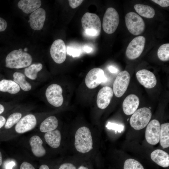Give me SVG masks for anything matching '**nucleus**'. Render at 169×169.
I'll use <instances>...</instances> for the list:
<instances>
[{"label": "nucleus", "mask_w": 169, "mask_h": 169, "mask_svg": "<svg viewBox=\"0 0 169 169\" xmlns=\"http://www.w3.org/2000/svg\"><path fill=\"white\" fill-rule=\"evenodd\" d=\"M134 8L139 14L146 18H152L155 15L154 9L148 5L140 4H136L134 5Z\"/></svg>", "instance_id": "b1692460"}, {"label": "nucleus", "mask_w": 169, "mask_h": 169, "mask_svg": "<svg viewBox=\"0 0 169 169\" xmlns=\"http://www.w3.org/2000/svg\"><path fill=\"white\" fill-rule=\"evenodd\" d=\"M68 53L73 56H77L79 55V52L75 49H73L70 48L68 49Z\"/></svg>", "instance_id": "e433bc0d"}, {"label": "nucleus", "mask_w": 169, "mask_h": 169, "mask_svg": "<svg viewBox=\"0 0 169 169\" xmlns=\"http://www.w3.org/2000/svg\"><path fill=\"white\" fill-rule=\"evenodd\" d=\"M159 59L163 61L169 60V44H165L161 45L159 48L157 53Z\"/></svg>", "instance_id": "cd10ccee"}, {"label": "nucleus", "mask_w": 169, "mask_h": 169, "mask_svg": "<svg viewBox=\"0 0 169 169\" xmlns=\"http://www.w3.org/2000/svg\"><path fill=\"white\" fill-rule=\"evenodd\" d=\"M44 137L46 141L51 147L56 148L59 146L61 136L59 130H56L46 132Z\"/></svg>", "instance_id": "412c9836"}, {"label": "nucleus", "mask_w": 169, "mask_h": 169, "mask_svg": "<svg viewBox=\"0 0 169 169\" xmlns=\"http://www.w3.org/2000/svg\"><path fill=\"white\" fill-rule=\"evenodd\" d=\"M39 169H49V168L47 165L43 164L40 166Z\"/></svg>", "instance_id": "79ce46f5"}, {"label": "nucleus", "mask_w": 169, "mask_h": 169, "mask_svg": "<svg viewBox=\"0 0 169 169\" xmlns=\"http://www.w3.org/2000/svg\"><path fill=\"white\" fill-rule=\"evenodd\" d=\"M113 95V90L111 87L108 86L102 87L97 94L96 102L98 107L102 109L106 108L110 103Z\"/></svg>", "instance_id": "dca6fc26"}, {"label": "nucleus", "mask_w": 169, "mask_h": 169, "mask_svg": "<svg viewBox=\"0 0 169 169\" xmlns=\"http://www.w3.org/2000/svg\"><path fill=\"white\" fill-rule=\"evenodd\" d=\"M160 143L164 148L169 146V123L162 124L161 125L160 136Z\"/></svg>", "instance_id": "a878e982"}, {"label": "nucleus", "mask_w": 169, "mask_h": 169, "mask_svg": "<svg viewBox=\"0 0 169 169\" xmlns=\"http://www.w3.org/2000/svg\"><path fill=\"white\" fill-rule=\"evenodd\" d=\"M106 126L109 129L114 130L115 133H116L117 132L120 133L124 130V127L122 125L112 123L110 122H109Z\"/></svg>", "instance_id": "7c9ffc66"}, {"label": "nucleus", "mask_w": 169, "mask_h": 169, "mask_svg": "<svg viewBox=\"0 0 169 169\" xmlns=\"http://www.w3.org/2000/svg\"><path fill=\"white\" fill-rule=\"evenodd\" d=\"M146 43V39L142 36H137L130 43L126 50L127 57L131 60L139 57L143 52Z\"/></svg>", "instance_id": "0eeeda50"}, {"label": "nucleus", "mask_w": 169, "mask_h": 169, "mask_svg": "<svg viewBox=\"0 0 169 169\" xmlns=\"http://www.w3.org/2000/svg\"><path fill=\"white\" fill-rule=\"evenodd\" d=\"M109 70L111 73H115L117 72L118 70L115 67L113 66H110L109 67Z\"/></svg>", "instance_id": "ea45409f"}, {"label": "nucleus", "mask_w": 169, "mask_h": 169, "mask_svg": "<svg viewBox=\"0 0 169 169\" xmlns=\"http://www.w3.org/2000/svg\"><path fill=\"white\" fill-rule=\"evenodd\" d=\"M124 169H144L142 165L138 161L132 158L126 160L124 163Z\"/></svg>", "instance_id": "c756f323"}, {"label": "nucleus", "mask_w": 169, "mask_h": 169, "mask_svg": "<svg viewBox=\"0 0 169 169\" xmlns=\"http://www.w3.org/2000/svg\"><path fill=\"white\" fill-rule=\"evenodd\" d=\"M160 129V124L158 120L154 119L148 123L145 134L146 139L148 143L155 145L159 142Z\"/></svg>", "instance_id": "f8f14e48"}, {"label": "nucleus", "mask_w": 169, "mask_h": 169, "mask_svg": "<svg viewBox=\"0 0 169 169\" xmlns=\"http://www.w3.org/2000/svg\"><path fill=\"white\" fill-rule=\"evenodd\" d=\"M84 50L86 52L88 53L90 52L92 50V49L88 47H84Z\"/></svg>", "instance_id": "a19ab883"}, {"label": "nucleus", "mask_w": 169, "mask_h": 169, "mask_svg": "<svg viewBox=\"0 0 169 169\" xmlns=\"http://www.w3.org/2000/svg\"><path fill=\"white\" fill-rule=\"evenodd\" d=\"M136 76L139 82L146 88H153L156 84L157 80L154 74L147 69H142L138 71Z\"/></svg>", "instance_id": "4468645a"}, {"label": "nucleus", "mask_w": 169, "mask_h": 169, "mask_svg": "<svg viewBox=\"0 0 169 169\" xmlns=\"http://www.w3.org/2000/svg\"><path fill=\"white\" fill-rule=\"evenodd\" d=\"M46 11L39 8L30 14L28 21L30 27L35 30H39L43 27L46 19Z\"/></svg>", "instance_id": "ddd939ff"}, {"label": "nucleus", "mask_w": 169, "mask_h": 169, "mask_svg": "<svg viewBox=\"0 0 169 169\" xmlns=\"http://www.w3.org/2000/svg\"><path fill=\"white\" fill-rule=\"evenodd\" d=\"M151 1L161 7H166L169 6V0H152Z\"/></svg>", "instance_id": "473e14b6"}, {"label": "nucleus", "mask_w": 169, "mask_h": 169, "mask_svg": "<svg viewBox=\"0 0 169 169\" xmlns=\"http://www.w3.org/2000/svg\"><path fill=\"white\" fill-rule=\"evenodd\" d=\"M126 26L130 32L135 35L142 33L145 29V23L143 19L134 12L127 13L125 17Z\"/></svg>", "instance_id": "39448f33"}, {"label": "nucleus", "mask_w": 169, "mask_h": 169, "mask_svg": "<svg viewBox=\"0 0 169 169\" xmlns=\"http://www.w3.org/2000/svg\"><path fill=\"white\" fill-rule=\"evenodd\" d=\"M140 103L138 97L136 95L131 94L127 96L122 103L123 111L125 114H132L137 109Z\"/></svg>", "instance_id": "f3484780"}, {"label": "nucleus", "mask_w": 169, "mask_h": 169, "mask_svg": "<svg viewBox=\"0 0 169 169\" xmlns=\"http://www.w3.org/2000/svg\"><path fill=\"white\" fill-rule=\"evenodd\" d=\"M40 0H21L18 3V7L25 13H32L38 8L41 5Z\"/></svg>", "instance_id": "6ab92c4d"}, {"label": "nucleus", "mask_w": 169, "mask_h": 169, "mask_svg": "<svg viewBox=\"0 0 169 169\" xmlns=\"http://www.w3.org/2000/svg\"><path fill=\"white\" fill-rule=\"evenodd\" d=\"M42 68L43 65L42 64H33L25 68L24 74L28 78L32 80H35L37 77L38 73Z\"/></svg>", "instance_id": "bb28decb"}, {"label": "nucleus", "mask_w": 169, "mask_h": 169, "mask_svg": "<svg viewBox=\"0 0 169 169\" xmlns=\"http://www.w3.org/2000/svg\"><path fill=\"white\" fill-rule=\"evenodd\" d=\"M32 61L31 55L20 49L14 50L7 55L5 65L8 68L18 69L29 66Z\"/></svg>", "instance_id": "f257e3e1"}, {"label": "nucleus", "mask_w": 169, "mask_h": 169, "mask_svg": "<svg viewBox=\"0 0 169 169\" xmlns=\"http://www.w3.org/2000/svg\"><path fill=\"white\" fill-rule=\"evenodd\" d=\"M120 18L118 13L114 8H108L104 15L102 27L104 32L109 34L114 33L118 26Z\"/></svg>", "instance_id": "423d86ee"}, {"label": "nucleus", "mask_w": 169, "mask_h": 169, "mask_svg": "<svg viewBox=\"0 0 169 169\" xmlns=\"http://www.w3.org/2000/svg\"><path fill=\"white\" fill-rule=\"evenodd\" d=\"M6 122L5 118L2 115H0V129L5 125Z\"/></svg>", "instance_id": "58836bf2"}, {"label": "nucleus", "mask_w": 169, "mask_h": 169, "mask_svg": "<svg viewBox=\"0 0 169 169\" xmlns=\"http://www.w3.org/2000/svg\"><path fill=\"white\" fill-rule=\"evenodd\" d=\"M22 116V114L19 112H15L11 115L6 120L5 124V128L9 129L12 127L14 125L18 123Z\"/></svg>", "instance_id": "c85d7f7f"}, {"label": "nucleus", "mask_w": 169, "mask_h": 169, "mask_svg": "<svg viewBox=\"0 0 169 169\" xmlns=\"http://www.w3.org/2000/svg\"><path fill=\"white\" fill-rule=\"evenodd\" d=\"M4 107L2 104H0V114L2 113L4 111Z\"/></svg>", "instance_id": "37998d69"}, {"label": "nucleus", "mask_w": 169, "mask_h": 169, "mask_svg": "<svg viewBox=\"0 0 169 169\" xmlns=\"http://www.w3.org/2000/svg\"><path fill=\"white\" fill-rule=\"evenodd\" d=\"M37 124V120L34 115H27L20 120L15 126L16 131L22 134L33 129Z\"/></svg>", "instance_id": "2eb2a0df"}, {"label": "nucleus", "mask_w": 169, "mask_h": 169, "mask_svg": "<svg viewBox=\"0 0 169 169\" xmlns=\"http://www.w3.org/2000/svg\"><path fill=\"white\" fill-rule=\"evenodd\" d=\"M43 141L40 138L37 136H34L30 139L29 143L33 154L38 157L44 156L46 151L42 146Z\"/></svg>", "instance_id": "aec40b11"}, {"label": "nucleus", "mask_w": 169, "mask_h": 169, "mask_svg": "<svg viewBox=\"0 0 169 169\" xmlns=\"http://www.w3.org/2000/svg\"><path fill=\"white\" fill-rule=\"evenodd\" d=\"M62 92V88L59 85L55 84H51L47 88L45 92L48 101L54 106H61L64 101Z\"/></svg>", "instance_id": "1a4fd4ad"}, {"label": "nucleus", "mask_w": 169, "mask_h": 169, "mask_svg": "<svg viewBox=\"0 0 169 169\" xmlns=\"http://www.w3.org/2000/svg\"><path fill=\"white\" fill-rule=\"evenodd\" d=\"M16 165L15 162L13 161H11L7 164L5 166L6 169H12L13 167Z\"/></svg>", "instance_id": "4c0bfd02"}, {"label": "nucleus", "mask_w": 169, "mask_h": 169, "mask_svg": "<svg viewBox=\"0 0 169 169\" xmlns=\"http://www.w3.org/2000/svg\"><path fill=\"white\" fill-rule=\"evenodd\" d=\"M106 80L103 70L100 68H95L91 69L87 73L85 82L87 87L92 89L97 87Z\"/></svg>", "instance_id": "9b49d317"}, {"label": "nucleus", "mask_w": 169, "mask_h": 169, "mask_svg": "<svg viewBox=\"0 0 169 169\" xmlns=\"http://www.w3.org/2000/svg\"><path fill=\"white\" fill-rule=\"evenodd\" d=\"M2 156L1 153L0 151V166L2 165Z\"/></svg>", "instance_id": "c03bdc74"}, {"label": "nucleus", "mask_w": 169, "mask_h": 169, "mask_svg": "<svg viewBox=\"0 0 169 169\" xmlns=\"http://www.w3.org/2000/svg\"><path fill=\"white\" fill-rule=\"evenodd\" d=\"M20 90V86L13 80L3 79L0 81V91L1 92L14 94L18 93Z\"/></svg>", "instance_id": "4be33fe9"}, {"label": "nucleus", "mask_w": 169, "mask_h": 169, "mask_svg": "<svg viewBox=\"0 0 169 169\" xmlns=\"http://www.w3.org/2000/svg\"><path fill=\"white\" fill-rule=\"evenodd\" d=\"M93 140L90 130L86 126L81 127L76 131L74 146L76 150L82 153L89 152L93 149Z\"/></svg>", "instance_id": "f03ea898"}, {"label": "nucleus", "mask_w": 169, "mask_h": 169, "mask_svg": "<svg viewBox=\"0 0 169 169\" xmlns=\"http://www.w3.org/2000/svg\"><path fill=\"white\" fill-rule=\"evenodd\" d=\"M152 116L151 110L147 107L137 110L130 119L131 126L134 129L139 130L144 128L148 124Z\"/></svg>", "instance_id": "20e7f679"}, {"label": "nucleus", "mask_w": 169, "mask_h": 169, "mask_svg": "<svg viewBox=\"0 0 169 169\" xmlns=\"http://www.w3.org/2000/svg\"><path fill=\"white\" fill-rule=\"evenodd\" d=\"M78 169H88L86 167L84 166H81L79 167Z\"/></svg>", "instance_id": "a18cd8bd"}, {"label": "nucleus", "mask_w": 169, "mask_h": 169, "mask_svg": "<svg viewBox=\"0 0 169 169\" xmlns=\"http://www.w3.org/2000/svg\"><path fill=\"white\" fill-rule=\"evenodd\" d=\"M20 169H35L33 166L27 162H24L21 164Z\"/></svg>", "instance_id": "c9c22d12"}, {"label": "nucleus", "mask_w": 169, "mask_h": 169, "mask_svg": "<svg viewBox=\"0 0 169 169\" xmlns=\"http://www.w3.org/2000/svg\"><path fill=\"white\" fill-rule=\"evenodd\" d=\"M151 157L154 162L159 166L164 168L169 166V155L162 150H154L151 153Z\"/></svg>", "instance_id": "a211bd4d"}, {"label": "nucleus", "mask_w": 169, "mask_h": 169, "mask_svg": "<svg viewBox=\"0 0 169 169\" xmlns=\"http://www.w3.org/2000/svg\"><path fill=\"white\" fill-rule=\"evenodd\" d=\"M50 52L56 63L60 64L64 62L66 58L67 49L64 41L61 39L55 40L51 45Z\"/></svg>", "instance_id": "9d476101"}, {"label": "nucleus", "mask_w": 169, "mask_h": 169, "mask_svg": "<svg viewBox=\"0 0 169 169\" xmlns=\"http://www.w3.org/2000/svg\"><path fill=\"white\" fill-rule=\"evenodd\" d=\"M59 169H77L75 166L70 163H66L62 164Z\"/></svg>", "instance_id": "72a5a7b5"}, {"label": "nucleus", "mask_w": 169, "mask_h": 169, "mask_svg": "<svg viewBox=\"0 0 169 169\" xmlns=\"http://www.w3.org/2000/svg\"><path fill=\"white\" fill-rule=\"evenodd\" d=\"M7 27V23L4 18L0 17V32L4 31Z\"/></svg>", "instance_id": "f704fd0d"}, {"label": "nucleus", "mask_w": 169, "mask_h": 169, "mask_svg": "<svg viewBox=\"0 0 169 169\" xmlns=\"http://www.w3.org/2000/svg\"><path fill=\"white\" fill-rule=\"evenodd\" d=\"M13 81L18 84L23 90L27 91L31 90V85L26 80L23 74L16 72L13 74Z\"/></svg>", "instance_id": "393cba45"}, {"label": "nucleus", "mask_w": 169, "mask_h": 169, "mask_svg": "<svg viewBox=\"0 0 169 169\" xmlns=\"http://www.w3.org/2000/svg\"><path fill=\"white\" fill-rule=\"evenodd\" d=\"M82 27L89 35L98 36L100 33L101 22L99 17L95 13H85L81 19Z\"/></svg>", "instance_id": "7ed1b4c3"}, {"label": "nucleus", "mask_w": 169, "mask_h": 169, "mask_svg": "<svg viewBox=\"0 0 169 169\" xmlns=\"http://www.w3.org/2000/svg\"><path fill=\"white\" fill-rule=\"evenodd\" d=\"M130 80V76L126 70L119 73L113 84V91L115 96L121 97L126 91Z\"/></svg>", "instance_id": "6e6552de"}, {"label": "nucleus", "mask_w": 169, "mask_h": 169, "mask_svg": "<svg viewBox=\"0 0 169 169\" xmlns=\"http://www.w3.org/2000/svg\"><path fill=\"white\" fill-rule=\"evenodd\" d=\"M69 6L73 8H75L79 6L84 0H69L68 1Z\"/></svg>", "instance_id": "2f4dec72"}, {"label": "nucleus", "mask_w": 169, "mask_h": 169, "mask_svg": "<svg viewBox=\"0 0 169 169\" xmlns=\"http://www.w3.org/2000/svg\"><path fill=\"white\" fill-rule=\"evenodd\" d=\"M59 122L54 116H49L41 124L40 130L42 132H47L55 130L58 127Z\"/></svg>", "instance_id": "5701e85b"}]
</instances>
